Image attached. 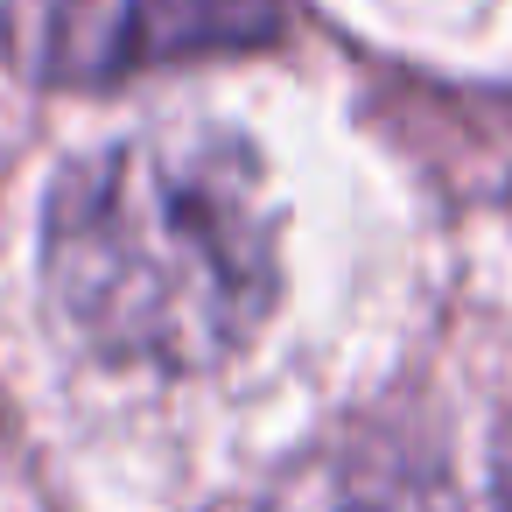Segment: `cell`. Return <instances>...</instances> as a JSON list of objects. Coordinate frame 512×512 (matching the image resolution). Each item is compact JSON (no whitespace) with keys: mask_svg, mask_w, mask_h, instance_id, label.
Returning a JSON list of instances; mask_svg holds the SVG:
<instances>
[{"mask_svg":"<svg viewBox=\"0 0 512 512\" xmlns=\"http://www.w3.org/2000/svg\"><path fill=\"white\" fill-rule=\"evenodd\" d=\"M43 281L113 365L204 372L246 351L281 295L260 155L225 127L176 120L71 162L43 211Z\"/></svg>","mask_w":512,"mask_h":512,"instance_id":"6da1fadb","label":"cell"},{"mask_svg":"<svg viewBox=\"0 0 512 512\" xmlns=\"http://www.w3.org/2000/svg\"><path fill=\"white\" fill-rule=\"evenodd\" d=\"M281 0H0V57L36 85H120L134 71L267 50Z\"/></svg>","mask_w":512,"mask_h":512,"instance_id":"7a4b0ae2","label":"cell"},{"mask_svg":"<svg viewBox=\"0 0 512 512\" xmlns=\"http://www.w3.org/2000/svg\"><path fill=\"white\" fill-rule=\"evenodd\" d=\"M253 512H477V491L414 414H365L288 456Z\"/></svg>","mask_w":512,"mask_h":512,"instance_id":"3957f363","label":"cell"}]
</instances>
